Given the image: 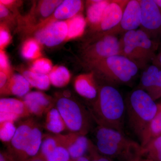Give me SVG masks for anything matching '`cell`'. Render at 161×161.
Returning <instances> with one entry per match:
<instances>
[{
	"label": "cell",
	"instance_id": "obj_22",
	"mask_svg": "<svg viewBox=\"0 0 161 161\" xmlns=\"http://www.w3.org/2000/svg\"><path fill=\"white\" fill-rule=\"evenodd\" d=\"M161 136V104H158V111L153 119L144 130L140 139L142 147L150 141Z\"/></svg>",
	"mask_w": 161,
	"mask_h": 161
},
{
	"label": "cell",
	"instance_id": "obj_27",
	"mask_svg": "<svg viewBox=\"0 0 161 161\" xmlns=\"http://www.w3.org/2000/svg\"><path fill=\"white\" fill-rule=\"evenodd\" d=\"M21 54L26 60L39 59L42 55L41 44L34 38L27 39L22 46Z\"/></svg>",
	"mask_w": 161,
	"mask_h": 161
},
{
	"label": "cell",
	"instance_id": "obj_42",
	"mask_svg": "<svg viewBox=\"0 0 161 161\" xmlns=\"http://www.w3.org/2000/svg\"><path fill=\"white\" fill-rule=\"evenodd\" d=\"M127 161H153L151 159L146 156L142 155L140 153L136 154L129 158Z\"/></svg>",
	"mask_w": 161,
	"mask_h": 161
},
{
	"label": "cell",
	"instance_id": "obj_5",
	"mask_svg": "<svg viewBox=\"0 0 161 161\" xmlns=\"http://www.w3.org/2000/svg\"><path fill=\"white\" fill-rule=\"evenodd\" d=\"M119 41L120 55L134 62L141 69H146L155 59L158 43L151 40L141 29L125 33Z\"/></svg>",
	"mask_w": 161,
	"mask_h": 161
},
{
	"label": "cell",
	"instance_id": "obj_37",
	"mask_svg": "<svg viewBox=\"0 0 161 161\" xmlns=\"http://www.w3.org/2000/svg\"><path fill=\"white\" fill-rule=\"evenodd\" d=\"M0 71H3L8 75L13 74L8 56L4 50H0Z\"/></svg>",
	"mask_w": 161,
	"mask_h": 161
},
{
	"label": "cell",
	"instance_id": "obj_36",
	"mask_svg": "<svg viewBox=\"0 0 161 161\" xmlns=\"http://www.w3.org/2000/svg\"><path fill=\"white\" fill-rule=\"evenodd\" d=\"M87 155L90 161H114L112 159L102 155L98 152L92 141Z\"/></svg>",
	"mask_w": 161,
	"mask_h": 161
},
{
	"label": "cell",
	"instance_id": "obj_44",
	"mask_svg": "<svg viewBox=\"0 0 161 161\" xmlns=\"http://www.w3.org/2000/svg\"><path fill=\"white\" fill-rule=\"evenodd\" d=\"M73 161H90V160L88 157L86 155Z\"/></svg>",
	"mask_w": 161,
	"mask_h": 161
},
{
	"label": "cell",
	"instance_id": "obj_40",
	"mask_svg": "<svg viewBox=\"0 0 161 161\" xmlns=\"http://www.w3.org/2000/svg\"><path fill=\"white\" fill-rule=\"evenodd\" d=\"M19 117L14 114L10 113L0 112V123L6 121H11L14 122L20 119Z\"/></svg>",
	"mask_w": 161,
	"mask_h": 161
},
{
	"label": "cell",
	"instance_id": "obj_1",
	"mask_svg": "<svg viewBox=\"0 0 161 161\" xmlns=\"http://www.w3.org/2000/svg\"><path fill=\"white\" fill-rule=\"evenodd\" d=\"M89 110L97 125L123 132L125 103L114 86H99L98 96Z\"/></svg>",
	"mask_w": 161,
	"mask_h": 161
},
{
	"label": "cell",
	"instance_id": "obj_16",
	"mask_svg": "<svg viewBox=\"0 0 161 161\" xmlns=\"http://www.w3.org/2000/svg\"><path fill=\"white\" fill-rule=\"evenodd\" d=\"M31 115L42 116L53 107L54 99L41 92H32L25 95L23 99Z\"/></svg>",
	"mask_w": 161,
	"mask_h": 161
},
{
	"label": "cell",
	"instance_id": "obj_17",
	"mask_svg": "<svg viewBox=\"0 0 161 161\" xmlns=\"http://www.w3.org/2000/svg\"><path fill=\"white\" fill-rule=\"evenodd\" d=\"M74 86L76 92L83 98L94 101L98 96L99 86L92 71L77 76L74 80Z\"/></svg>",
	"mask_w": 161,
	"mask_h": 161
},
{
	"label": "cell",
	"instance_id": "obj_25",
	"mask_svg": "<svg viewBox=\"0 0 161 161\" xmlns=\"http://www.w3.org/2000/svg\"><path fill=\"white\" fill-rule=\"evenodd\" d=\"M48 76L51 85L58 88L66 86L71 79L69 71L65 66L62 65L53 67Z\"/></svg>",
	"mask_w": 161,
	"mask_h": 161
},
{
	"label": "cell",
	"instance_id": "obj_32",
	"mask_svg": "<svg viewBox=\"0 0 161 161\" xmlns=\"http://www.w3.org/2000/svg\"><path fill=\"white\" fill-rule=\"evenodd\" d=\"M17 128L14 122L6 121L0 123V139L3 142L9 143L13 138Z\"/></svg>",
	"mask_w": 161,
	"mask_h": 161
},
{
	"label": "cell",
	"instance_id": "obj_8",
	"mask_svg": "<svg viewBox=\"0 0 161 161\" xmlns=\"http://www.w3.org/2000/svg\"><path fill=\"white\" fill-rule=\"evenodd\" d=\"M142 9L140 29L154 42L161 40V9L153 0H139Z\"/></svg>",
	"mask_w": 161,
	"mask_h": 161
},
{
	"label": "cell",
	"instance_id": "obj_14",
	"mask_svg": "<svg viewBox=\"0 0 161 161\" xmlns=\"http://www.w3.org/2000/svg\"><path fill=\"white\" fill-rule=\"evenodd\" d=\"M140 86L154 101L160 98L161 70L154 64L147 67L141 76Z\"/></svg>",
	"mask_w": 161,
	"mask_h": 161
},
{
	"label": "cell",
	"instance_id": "obj_35",
	"mask_svg": "<svg viewBox=\"0 0 161 161\" xmlns=\"http://www.w3.org/2000/svg\"><path fill=\"white\" fill-rule=\"evenodd\" d=\"M9 29L6 24H0V50H4L11 43L12 36Z\"/></svg>",
	"mask_w": 161,
	"mask_h": 161
},
{
	"label": "cell",
	"instance_id": "obj_33",
	"mask_svg": "<svg viewBox=\"0 0 161 161\" xmlns=\"http://www.w3.org/2000/svg\"><path fill=\"white\" fill-rule=\"evenodd\" d=\"M53 68L51 60L47 58H40L34 60L30 69L36 73L48 75Z\"/></svg>",
	"mask_w": 161,
	"mask_h": 161
},
{
	"label": "cell",
	"instance_id": "obj_23",
	"mask_svg": "<svg viewBox=\"0 0 161 161\" xmlns=\"http://www.w3.org/2000/svg\"><path fill=\"white\" fill-rule=\"evenodd\" d=\"M44 127L49 132L58 135L67 129L62 116L56 108H52L46 114Z\"/></svg>",
	"mask_w": 161,
	"mask_h": 161
},
{
	"label": "cell",
	"instance_id": "obj_19",
	"mask_svg": "<svg viewBox=\"0 0 161 161\" xmlns=\"http://www.w3.org/2000/svg\"><path fill=\"white\" fill-rule=\"evenodd\" d=\"M43 135L37 124L32 131L31 135L20 161H29L39 155Z\"/></svg>",
	"mask_w": 161,
	"mask_h": 161
},
{
	"label": "cell",
	"instance_id": "obj_28",
	"mask_svg": "<svg viewBox=\"0 0 161 161\" xmlns=\"http://www.w3.org/2000/svg\"><path fill=\"white\" fill-rule=\"evenodd\" d=\"M63 1L60 0H43L38 1V5L34 9L36 15L40 19V23L46 19L52 14Z\"/></svg>",
	"mask_w": 161,
	"mask_h": 161
},
{
	"label": "cell",
	"instance_id": "obj_34",
	"mask_svg": "<svg viewBox=\"0 0 161 161\" xmlns=\"http://www.w3.org/2000/svg\"><path fill=\"white\" fill-rule=\"evenodd\" d=\"M16 16L7 7L0 3L1 23H4L8 27H14L16 24Z\"/></svg>",
	"mask_w": 161,
	"mask_h": 161
},
{
	"label": "cell",
	"instance_id": "obj_39",
	"mask_svg": "<svg viewBox=\"0 0 161 161\" xmlns=\"http://www.w3.org/2000/svg\"><path fill=\"white\" fill-rule=\"evenodd\" d=\"M12 75L0 71V93L1 95H5L8 83Z\"/></svg>",
	"mask_w": 161,
	"mask_h": 161
},
{
	"label": "cell",
	"instance_id": "obj_41",
	"mask_svg": "<svg viewBox=\"0 0 161 161\" xmlns=\"http://www.w3.org/2000/svg\"><path fill=\"white\" fill-rule=\"evenodd\" d=\"M0 161H16L8 152L1 151Z\"/></svg>",
	"mask_w": 161,
	"mask_h": 161
},
{
	"label": "cell",
	"instance_id": "obj_29",
	"mask_svg": "<svg viewBox=\"0 0 161 161\" xmlns=\"http://www.w3.org/2000/svg\"><path fill=\"white\" fill-rule=\"evenodd\" d=\"M140 154L146 156L153 161H161V136L142 147Z\"/></svg>",
	"mask_w": 161,
	"mask_h": 161
},
{
	"label": "cell",
	"instance_id": "obj_11",
	"mask_svg": "<svg viewBox=\"0 0 161 161\" xmlns=\"http://www.w3.org/2000/svg\"><path fill=\"white\" fill-rule=\"evenodd\" d=\"M142 9L139 0H129L119 24L108 34H119L137 30L142 23Z\"/></svg>",
	"mask_w": 161,
	"mask_h": 161
},
{
	"label": "cell",
	"instance_id": "obj_31",
	"mask_svg": "<svg viewBox=\"0 0 161 161\" xmlns=\"http://www.w3.org/2000/svg\"><path fill=\"white\" fill-rule=\"evenodd\" d=\"M45 160L46 161H72L68 150L62 144L61 140L60 145L55 149L53 152L46 157Z\"/></svg>",
	"mask_w": 161,
	"mask_h": 161
},
{
	"label": "cell",
	"instance_id": "obj_18",
	"mask_svg": "<svg viewBox=\"0 0 161 161\" xmlns=\"http://www.w3.org/2000/svg\"><path fill=\"white\" fill-rule=\"evenodd\" d=\"M110 3V1L108 0L86 1V20L91 29L95 28L100 23Z\"/></svg>",
	"mask_w": 161,
	"mask_h": 161
},
{
	"label": "cell",
	"instance_id": "obj_21",
	"mask_svg": "<svg viewBox=\"0 0 161 161\" xmlns=\"http://www.w3.org/2000/svg\"><path fill=\"white\" fill-rule=\"evenodd\" d=\"M32 86L22 75L13 74L8 83L5 95H13L24 97L28 93Z\"/></svg>",
	"mask_w": 161,
	"mask_h": 161
},
{
	"label": "cell",
	"instance_id": "obj_12",
	"mask_svg": "<svg viewBox=\"0 0 161 161\" xmlns=\"http://www.w3.org/2000/svg\"><path fill=\"white\" fill-rule=\"evenodd\" d=\"M34 119L28 118L20 123L17 127L13 138L9 143L8 152L16 161H20L32 131L36 125Z\"/></svg>",
	"mask_w": 161,
	"mask_h": 161
},
{
	"label": "cell",
	"instance_id": "obj_3",
	"mask_svg": "<svg viewBox=\"0 0 161 161\" xmlns=\"http://www.w3.org/2000/svg\"><path fill=\"white\" fill-rule=\"evenodd\" d=\"M106 84H125L131 82L138 73V67L126 57L115 55L87 64Z\"/></svg>",
	"mask_w": 161,
	"mask_h": 161
},
{
	"label": "cell",
	"instance_id": "obj_10",
	"mask_svg": "<svg viewBox=\"0 0 161 161\" xmlns=\"http://www.w3.org/2000/svg\"><path fill=\"white\" fill-rule=\"evenodd\" d=\"M66 21H56L35 31V39L41 44L54 47L65 41L67 36Z\"/></svg>",
	"mask_w": 161,
	"mask_h": 161
},
{
	"label": "cell",
	"instance_id": "obj_30",
	"mask_svg": "<svg viewBox=\"0 0 161 161\" xmlns=\"http://www.w3.org/2000/svg\"><path fill=\"white\" fill-rule=\"evenodd\" d=\"M60 143V140L59 134L43 135V140L39 155L45 159L46 157L53 152Z\"/></svg>",
	"mask_w": 161,
	"mask_h": 161
},
{
	"label": "cell",
	"instance_id": "obj_45",
	"mask_svg": "<svg viewBox=\"0 0 161 161\" xmlns=\"http://www.w3.org/2000/svg\"><path fill=\"white\" fill-rule=\"evenodd\" d=\"M157 60H158V63L161 65V52L159 54L158 56V58H157Z\"/></svg>",
	"mask_w": 161,
	"mask_h": 161
},
{
	"label": "cell",
	"instance_id": "obj_26",
	"mask_svg": "<svg viewBox=\"0 0 161 161\" xmlns=\"http://www.w3.org/2000/svg\"><path fill=\"white\" fill-rule=\"evenodd\" d=\"M22 75L26 78L32 87L38 89L47 91L49 89L51 85L48 75L36 73L31 69L23 71Z\"/></svg>",
	"mask_w": 161,
	"mask_h": 161
},
{
	"label": "cell",
	"instance_id": "obj_38",
	"mask_svg": "<svg viewBox=\"0 0 161 161\" xmlns=\"http://www.w3.org/2000/svg\"><path fill=\"white\" fill-rule=\"evenodd\" d=\"M21 1L14 0H1L0 3L7 7L10 11L13 13L16 16L18 15V8L21 6Z\"/></svg>",
	"mask_w": 161,
	"mask_h": 161
},
{
	"label": "cell",
	"instance_id": "obj_6",
	"mask_svg": "<svg viewBox=\"0 0 161 161\" xmlns=\"http://www.w3.org/2000/svg\"><path fill=\"white\" fill-rule=\"evenodd\" d=\"M56 108L70 132L86 136L93 129L94 119L89 110L76 99L69 97L58 96Z\"/></svg>",
	"mask_w": 161,
	"mask_h": 161
},
{
	"label": "cell",
	"instance_id": "obj_43",
	"mask_svg": "<svg viewBox=\"0 0 161 161\" xmlns=\"http://www.w3.org/2000/svg\"><path fill=\"white\" fill-rule=\"evenodd\" d=\"M29 161H46L45 160V159L43 158H42V157L38 155L36 157L34 158L31 159Z\"/></svg>",
	"mask_w": 161,
	"mask_h": 161
},
{
	"label": "cell",
	"instance_id": "obj_2",
	"mask_svg": "<svg viewBox=\"0 0 161 161\" xmlns=\"http://www.w3.org/2000/svg\"><path fill=\"white\" fill-rule=\"evenodd\" d=\"M92 131L93 141H91L102 155L113 160L127 161L140 153L141 145L128 138L123 132L99 125Z\"/></svg>",
	"mask_w": 161,
	"mask_h": 161
},
{
	"label": "cell",
	"instance_id": "obj_4",
	"mask_svg": "<svg viewBox=\"0 0 161 161\" xmlns=\"http://www.w3.org/2000/svg\"><path fill=\"white\" fill-rule=\"evenodd\" d=\"M125 105L129 126L140 140L157 112L158 104L147 92L138 88L131 93Z\"/></svg>",
	"mask_w": 161,
	"mask_h": 161
},
{
	"label": "cell",
	"instance_id": "obj_13",
	"mask_svg": "<svg viewBox=\"0 0 161 161\" xmlns=\"http://www.w3.org/2000/svg\"><path fill=\"white\" fill-rule=\"evenodd\" d=\"M83 1L65 0L57 7L51 16L33 27L30 32H34L47 24L56 21H66L81 13L83 10Z\"/></svg>",
	"mask_w": 161,
	"mask_h": 161
},
{
	"label": "cell",
	"instance_id": "obj_20",
	"mask_svg": "<svg viewBox=\"0 0 161 161\" xmlns=\"http://www.w3.org/2000/svg\"><path fill=\"white\" fill-rule=\"evenodd\" d=\"M0 112L10 113L20 118L31 116L23 100L14 98H2L0 99Z\"/></svg>",
	"mask_w": 161,
	"mask_h": 161
},
{
	"label": "cell",
	"instance_id": "obj_15",
	"mask_svg": "<svg viewBox=\"0 0 161 161\" xmlns=\"http://www.w3.org/2000/svg\"><path fill=\"white\" fill-rule=\"evenodd\" d=\"M59 136L61 143L68 150L72 161L87 155L91 140L86 136L73 132Z\"/></svg>",
	"mask_w": 161,
	"mask_h": 161
},
{
	"label": "cell",
	"instance_id": "obj_7",
	"mask_svg": "<svg viewBox=\"0 0 161 161\" xmlns=\"http://www.w3.org/2000/svg\"><path fill=\"white\" fill-rule=\"evenodd\" d=\"M120 54V41L117 36L106 34L90 40L81 53L86 65L114 55Z\"/></svg>",
	"mask_w": 161,
	"mask_h": 161
},
{
	"label": "cell",
	"instance_id": "obj_24",
	"mask_svg": "<svg viewBox=\"0 0 161 161\" xmlns=\"http://www.w3.org/2000/svg\"><path fill=\"white\" fill-rule=\"evenodd\" d=\"M65 21L68 27L67 36L65 42L80 37L84 34L87 23L86 19L82 14L76 15Z\"/></svg>",
	"mask_w": 161,
	"mask_h": 161
},
{
	"label": "cell",
	"instance_id": "obj_9",
	"mask_svg": "<svg viewBox=\"0 0 161 161\" xmlns=\"http://www.w3.org/2000/svg\"><path fill=\"white\" fill-rule=\"evenodd\" d=\"M129 0L110 1L100 23L91 29L94 35L92 38L98 37L107 34L120 23L125 8Z\"/></svg>",
	"mask_w": 161,
	"mask_h": 161
}]
</instances>
